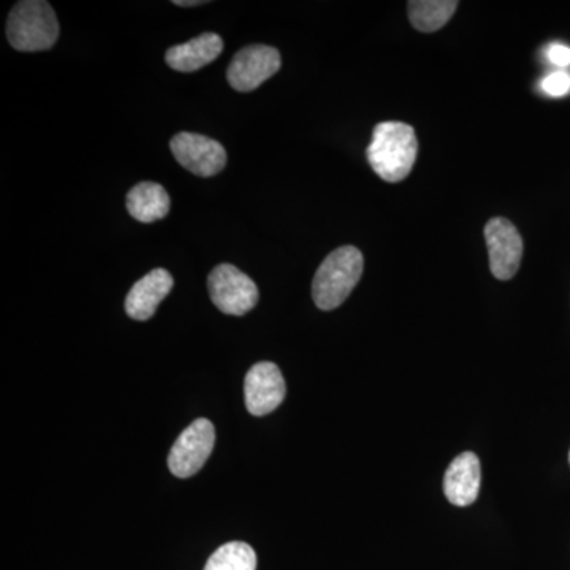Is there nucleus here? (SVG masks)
Masks as SVG:
<instances>
[{"label":"nucleus","instance_id":"nucleus-18","mask_svg":"<svg viewBox=\"0 0 570 570\" xmlns=\"http://www.w3.org/2000/svg\"><path fill=\"white\" fill-rule=\"evenodd\" d=\"M174 3H175V6H179V7H198L205 2H200V0H190V2H184V0H175Z\"/></svg>","mask_w":570,"mask_h":570},{"label":"nucleus","instance_id":"nucleus-17","mask_svg":"<svg viewBox=\"0 0 570 570\" xmlns=\"http://www.w3.org/2000/svg\"><path fill=\"white\" fill-rule=\"evenodd\" d=\"M547 58L557 67H568L570 66V48L561 43L550 45Z\"/></svg>","mask_w":570,"mask_h":570},{"label":"nucleus","instance_id":"nucleus-12","mask_svg":"<svg viewBox=\"0 0 570 570\" xmlns=\"http://www.w3.org/2000/svg\"><path fill=\"white\" fill-rule=\"evenodd\" d=\"M223 50V39L217 33L206 32L197 39L170 48L165 59L171 69L189 73V71L200 70L202 67L216 61Z\"/></svg>","mask_w":570,"mask_h":570},{"label":"nucleus","instance_id":"nucleus-4","mask_svg":"<svg viewBox=\"0 0 570 570\" xmlns=\"http://www.w3.org/2000/svg\"><path fill=\"white\" fill-rule=\"evenodd\" d=\"M208 291L214 305L228 316H245L258 303L254 281L234 265H219L209 273Z\"/></svg>","mask_w":570,"mask_h":570},{"label":"nucleus","instance_id":"nucleus-8","mask_svg":"<svg viewBox=\"0 0 570 570\" xmlns=\"http://www.w3.org/2000/svg\"><path fill=\"white\" fill-rule=\"evenodd\" d=\"M485 239L493 276L501 281L512 279L523 257V239L515 225L504 217H494L485 225Z\"/></svg>","mask_w":570,"mask_h":570},{"label":"nucleus","instance_id":"nucleus-11","mask_svg":"<svg viewBox=\"0 0 570 570\" xmlns=\"http://www.w3.org/2000/svg\"><path fill=\"white\" fill-rule=\"evenodd\" d=\"M480 461L472 452L461 453L450 463L444 475L445 498L459 508H466L479 498Z\"/></svg>","mask_w":570,"mask_h":570},{"label":"nucleus","instance_id":"nucleus-15","mask_svg":"<svg viewBox=\"0 0 570 570\" xmlns=\"http://www.w3.org/2000/svg\"><path fill=\"white\" fill-rule=\"evenodd\" d=\"M257 557L253 547L245 542H228L217 549L204 570H255Z\"/></svg>","mask_w":570,"mask_h":570},{"label":"nucleus","instance_id":"nucleus-1","mask_svg":"<svg viewBox=\"0 0 570 570\" xmlns=\"http://www.w3.org/2000/svg\"><path fill=\"white\" fill-rule=\"evenodd\" d=\"M417 149L414 127L404 122H381L374 127L373 141L367 146V163L384 181L400 183L411 174Z\"/></svg>","mask_w":570,"mask_h":570},{"label":"nucleus","instance_id":"nucleus-16","mask_svg":"<svg viewBox=\"0 0 570 570\" xmlns=\"http://www.w3.org/2000/svg\"><path fill=\"white\" fill-rule=\"evenodd\" d=\"M542 91L550 97H562L570 91V75L568 71H553L549 77L543 78Z\"/></svg>","mask_w":570,"mask_h":570},{"label":"nucleus","instance_id":"nucleus-5","mask_svg":"<svg viewBox=\"0 0 570 570\" xmlns=\"http://www.w3.org/2000/svg\"><path fill=\"white\" fill-rule=\"evenodd\" d=\"M216 442L213 423L206 419L195 420L193 425L176 439L168 455V469L178 479H189L197 474L209 459Z\"/></svg>","mask_w":570,"mask_h":570},{"label":"nucleus","instance_id":"nucleus-6","mask_svg":"<svg viewBox=\"0 0 570 570\" xmlns=\"http://www.w3.org/2000/svg\"><path fill=\"white\" fill-rule=\"evenodd\" d=\"M281 69V55L266 45H250L236 52L227 69V80L239 92H249L264 85Z\"/></svg>","mask_w":570,"mask_h":570},{"label":"nucleus","instance_id":"nucleus-3","mask_svg":"<svg viewBox=\"0 0 570 570\" xmlns=\"http://www.w3.org/2000/svg\"><path fill=\"white\" fill-rule=\"evenodd\" d=\"M7 37L18 51L50 50L59 37L55 10L43 0L18 2L7 21Z\"/></svg>","mask_w":570,"mask_h":570},{"label":"nucleus","instance_id":"nucleus-14","mask_svg":"<svg viewBox=\"0 0 570 570\" xmlns=\"http://www.w3.org/2000/svg\"><path fill=\"white\" fill-rule=\"evenodd\" d=\"M455 0H414L407 3L409 20L420 32H436L455 13Z\"/></svg>","mask_w":570,"mask_h":570},{"label":"nucleus","instance_id":"nucleus-7","mask_svg":"<svg viewBox=\"0 0 570 570\" xmlns=\"http://www.w3.org/2000/svg\"><path fill=\"white\" fill-rule=\"evenodd\" d=\"M170 149L186 170L202 178L220 174L227 164L224 146L204 135L178 134L170 141Z\"/></svg>","mask_w":570,"mask_h":570},{"label":"nucleus","instance_id":"nucleus-10","mask_svg":"<svg viewBox=\"0 0 570 570\" xmlns=\"http://www.w3.org/2000/svg\"><path fill=\"white\" fill-rule=\"evenodd\" d=\"M174 288V277L164 268L153 269L130 288L126 298L127 316L134 321H148Z\"/></svg>","mask_w":570,"mask_h":570},{"label":"nucleus","instance_id":"nucleus-9","mask_svg":"<svg viewBox=\"0 0 570 570\" xmlns=\"http://www.w3.org/2000/svg\"><path fill=\"white\" fill-rule=\"evenodd\" d=\"M285 381L279 367L272 362H261L247 371L245 379L246 409L255 417L272 414L283 404Z\"/></svg>","mask_w":570,"mask_h":570},{"label":"nucleus","instance_id":"nucleus-2","mask_svg":"<svg viewBox=\"0 0 570 570\" xmlns=\"http://www.w3.org/2000/svg\"><path fill=\"white\" fill-rule=\"evenodd\" d=\"M363 254L354 246L333 250L318 266L313 281V298L318 309L332 311L346 302L363 275Z\"/></svg>","mask_w":570,"mask_h":570},{"label":"nucleus","instance_id":"nucleus-19","mask_svg":"<svg viewBox=\"0 0 570 570\" xmlns=\"http://www.w3.org/2000/svg\"><path fill=\"white\" fill-rule=\"evenodd\" d=\"M569 463H570V452H569Z\"/></svg>","mask_w":570,"mask_h":570},{"label":"nucleus","instance_id":"nucleus-13","mask_svg":"<svg viewBox=\"0 0 570 570\" xmlns=\"http://www.w3.org/2000/svg\"><path fill=\"white\" fill-rule=\"evenodd\" d=\"M127 209L138 223H156L170 212V195L160 184L140 183L127 195Z\"/></svg>","mask_w":570,"mask_h":570}]
</instances>
